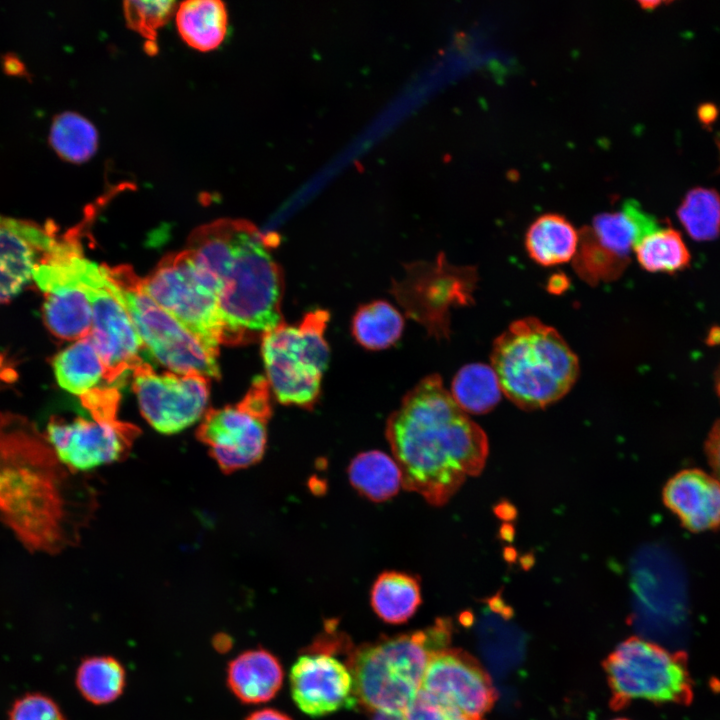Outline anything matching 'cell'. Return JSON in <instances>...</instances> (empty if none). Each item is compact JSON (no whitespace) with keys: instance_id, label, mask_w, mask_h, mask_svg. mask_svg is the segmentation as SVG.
I'll use <instances>...</instances> for the list:
<instances>
[{"instance_id":"30bf717a","label":"cell","mask_w":720,"mask_h":720,"mask_svg":"<svg viewBox=\"0 0 720 720\" xmlns=\"http://www.w3.org/2000/svg\"><path fill=\"white\" fill-rule=\"evenodd\" d=\"M271 416L270 387L266 378L256 377L238 403L208 409L200 420L196 437L222 472L233 473L263 458Z\"/></svg>"},{"instance_id":"4dcf8cb0","label":"cell","mask_w":720,"mask_h":720,"mask_svg":"<svg viewBox=\"0 0 720 720\" xmlns=\"http://www.w3.org/2000/svg\"><path fill=\"white\" fill-rule=\"evenodd\" d=\"M677 215L692 239L715 240L720 235V194L709 188H694L684 197Z\"/></svg>"},{"instance_id":"ffe728a7","label":"cell","mask_w":720,"mask_h":720,"mask_svg":"<svg viewBox=\"0 0 720 720\" xmlns=\"http://www.w3.org/2000/svg\"><path fill=\"white\" fill-rule=\"evenodd\" d=\"M53 369L58 384L79 398L108 386L106 367L89 336L60 351L53 359Z\"/></svg>"},{"instance_id":"8fae6325","label":"cell","mask_w":720,"mask_h":720,"mask_svg":"<svg viewBox=\"0 0 720 720\" xmlns=\"http://www.w3.org/2000/svg\"><path fill=\"white\" fill-rule=\"evenodd\" d=\"M67 263L91 303L89 337L106 367V384L119 389L128 373L143 363V343L126 308L109 289L102 265L87 259L81 249L69 254Z\"/></svg>"},{"instance_id":"8992f818","label":"cell","mask_w":720,"mask_h":720,"mask_svg":"<svg viewBox=\"0 0 720 720\" xmlns=\"http://www.w3.org/2000/svg\"><path fill=\"white\" fill-rule=\"evenodd\" d=\"M328 321L329 312L316 309L298 324L283 322L262 336L266 380L281 404L312 409L318 401L330 358L324 338Z\"/></svg>"},{"instance_id":"ab89813d","label":"cell","mask_w":720,"mask_h":720,"mask_svg":"<svg viewBox=\"0 0 720 720\" xmlns=\"http://www.w3.org/2000/svg\"><path fill=\"white\" fill-rule=\"evenodd\" d=\"M614 720H628V719H624V718H619V719H614Z\"/></svg>"},{"instance_id":"52a82bcc","label":"cell","mask_w":720,"mask_h":720,"mask_svg":"<svg viewBox=\"0 0 720 720\" xmlns=\"http://www.w3.org/2000/svg\"><path fill=\"white\" fill-rule=\"evenodd\" d=\"M102 269L109 289L126 308L143 346L155 359L174 373H198L208 379L220 376L217 356L146 293L142 279L129 266L102 265Z\"/></svg>"},{"instance_id":"1f68e13d","label":"cell","mask_w":720,"mask_h":720,"mask_svg":"<svg viewBox=\"0 0 720 720\" xmlns=\"http://www.w3.org/2000/svg\"><path fill=\"white\" fill-rule=\"evenodd\" d=\"M630 258H624L604 248L594 237L590 228L579 232V242L573 257L576 273L589 284L618 278Z\"/></svg>"},{"instance_id":"5bb4252c","label":"cell","mask_w":720,"mask_h":720,"mask_svg":"<svg viewBox=\"0 0 720 720\" xmlns=\"http://www.w3.org/2000/svg\"><path fill=\"white\" fill-rule=\"evenodd\" d=\"M421 689L461 712L477 717L490 711L497 698L483 666L459 648L445 647L431 656Z\"/></svg>"},{"instance_id":"f1b7e54d","label":"cell","mask_w":720,"mask_h":720,"mask_svg":"<svg viewBox=\"0 0 720 720\" xmlns=\"http://www.w3.org/2000/svg\"><path fill=\"white\" fill-rule=\"evenodd\" d=\"M49 143L64 160L82 163L90 159L98 146L94 125L76 112L57 114L50 126Z\"/></svg>"},{"instance_id":"9c48e42d","label":"cell","mask_w":720,"mask_h":720,"mask_svg":"<svg viewBox=\"0 0 720 720\" xmlns=\"http://www.w3.org/2000/svg\"><path fill=\"white\" fill-rule=\"evenodd\" d=\"M142 284L160 307L217 356L226 342L217 283L186 249L164 257Z\"/></svg>"},{"instance_id":"2e32d148","label":"cell","mask_w":720,"mask_h":720,"mask_svg":"<svg viewBox=\"0 0 720 720\" xmlns=\"http://www.w3.org/2000/svg\"><path fill=\"white\" fill-rule=\"evenodd\" d=\"M665 506L692 532L720 527V482L700 469H685L663 489Z\"/></svg>"},{"instance_id":"d590c367","label":"cell","mask_w":720,"mask_h":720,"mask_svg":"<svg viewBox=\"0 0 720 720\" xmlns=\"http://www.w3.org/2000/svg\"><path fill=\"white\" fill-rule=\"evenodd\" d=\"M705 453L713 476L720 482V420L712 426L705 441Z\"/></svg>"},{"instance_id":"9a60e30c","label":"cell","mask_w":720,"mask_h":720,"mask_svg":"<svg viewBox=\"0 0 720 720\" xmlns=\"http://www.w3.org/2000/svg\"><path fill=\"white\" fill-rule=\"evenodd\" d=\"M293 700L301 711L319 717L357 703L350 669L322 652L300 656L291 668Z\"/></svg>"},{"instance_id":"4fadbf2b","label":"cell","mask_w":720,"mask_h":720,"mask_svg":"<svg viewBox=\"0 0 720 720\" xmlns=\"http://www.w3.org/2000/svg\"><path fill=\"white\" fill-rule=\"evenodd\" d=\"M140 434L116 419L52 417L44 434L59 461L71 472H84L126 458Z\"/></svg>"},{"instance_id":"cb8c5ba5","label":"cell","mask_w":720,"mask_h":720,"mask_svg":"<svg viewBox=\"0 0 720 720\" xmlns=\"http://www.w3.org/2000/svg\"><path fill=\"white\" fill-rule=\"evenodd\" d=\"M579 232L563 216L545 214L528 228L525 247L528 255L542 266H554L573 259Z\"/></svg>"},{"instance_id":"ac0fdd59","label":"cell","mask_w":720,"mask_h":720,"mask_svg":"<svg viewBox=\"0 0 720 720\" xmlns=\"http://www.w3.org/2000/svg\"><path fill=\"white\" fill-rule=\"evenodd\" d=\"M284 672L271 652L259 648L244 651L227 665L226 683L242 703L268 702L281 689Z\"/></svg>"},{"instance_id":"3957f363","label":"cell","mask_w":720,"mask_h":720,"mask_svg":"<svg viewBox=\"0 0 720 720\" xmlns=\"http://www.w3.org/2000/svg\"><path fill=\"white\" fill-rule=\"evenodd\" d=\"M186 250L217 283L225 344L262 336L283 323L284 282L271 240L247 220L222 218L196 228Z\"/></svg>"},{"instance_id":"f546056e","label":"cell","mask_w":720,"mask_h":720,"mask_svg":"<svg viewBox=\"0 0 720 720\" xmlns=\"http://www.w3.org/2000/svg\"><path fill=\"white\" fill-rule=\"evenodd\" d=\"M641 267L648 272L675 273L690 263V252L681 234L671 227H660L643 237L634 248Z\"/></svg>"},{"instance_id":"83f0119b","label":"cell","mask_w":720,"mask_h":720,"mask_svg":"<svg viewBox=\"0 0 720 720\" xmlns=\"http://www.w3.org/2000/svg\"><path fill=\"white\" fill-rule=\"evenodd\" d=\"M501 392L499 381L491 366L471 363L456 373L450 394L465 413L484 414L496 406Z\"/></svg>"},{"instance_id":"8d00e7d4","label":"cell","mask_w":720,"mask_h":720,"mask_svg":"<svg viewBox=\"0 0 720 720\" xmlns=\"http://www.w3.org/2000/svg\"><path fill=\"white\" fill-rule=\"evenodd\" d=\"M245 720H292L285 713L273 708H264L249 714Z\"/></svg>"},{"instance_id":"d6a6232c","label":"cell","mask_w":720,"mask_h":720,"mask_svg":"<svg viewBox=\"0 0 720 720\" xmlns=\"http://www.w3.org/2000/svg\"><path fill=\"white\" fill-rule=\"evenodd\" d=\"M175 1H125L123 13L128 28L155 43L158 30L176 13Z\"/></svg>"},{"instance_id":"484cf974","label":"cell","mask_w":720,"mask_h":720,"mask_svg":"<svg viewBox=\"0 0 720 720\" xmlns=\"http://www.w3.org/2000/svg\"><path fill=\"white\" fill-rule=\"evenodd\" d=\"M75 684L89 703L109 704L122 695L126 686V671L113 656L86 657L77 668Z\"/></svg>"},{"instance_id":"4316f807","label":"cell","mask_w":720,"mask_h":720,"mask_svg":"<svg viewBox=\"0 0 720 720\" xmlns=\"http://www.w3.org/2000/svg\"><path fill=\"white\" fill-rule=\"evenodd\" d=\"M404 319L400 312L385 300H375L360 306L352 319V334L366 349L382 350L401 337Z\"/></svg>"},{"instance_id":"5b68a950","label":"cell","mask_w":720,"mask_h":720,"mask_svg":"<svg viewBox=\"0 0 720 720\" xmlns=\"http://www.w3.org/2000/svg\"><path fill=\"white\" fill-rule=\"evenodd\" d=\"M451 630L439 619L412 633L384 637L350 657L357 702L374 712L403 714L421 688L431 656L448 647Z\"/></svg>"},{"instance_id":"6da1fadb","label":"cell","mask_w":720,"mask_h":720,"mask_svg":"<svg viewBox=\"0 0 720 720\" xmlns=\"http://www.w3.org/2000/svg\"><path fill=\"white\" fill-rule=\"evenodd\" d=\"M385 435L402 486L442 506L488 456L484 431L456 404L438 375L423 378L388 418Z\"/></svg>"},{"instance_id":"603a6c76","label":"cell","mask_w":720,"mask_h":720,"mask_svg":"<svg viewBox=\"0 0 720 720\" xmlns=\"http://www.w3.org/2000/svg\"><path fill=\"white\" fill-rule=\"evenodd\" d=\"M418 577L401 571H384L370 591V603L376 615L389 624L407 622L421 604Z\"/></svg>"},{"instance_id":"7a4b0ae2","label":"cell","mask_w":720,"mask_h":720,"mask_svg":"<svg viewBox=\"0 0 720 720\" xmlns=\"http://www.w3.org/2000/svg\"><path fill=\"white\" fill-rule=\"evenodd\" d=\"M71 474L32 422L0 414V518L29 550L77 542L83 512Z\"/></svg>"},{"instance_id":"7402d4cb","label":"cell","mask_w":720,"mask_h":720,"mask_svg":"<svg viewBox=\"0 0 720 720\" xmlns=\"http://www.w3.org/2000/svg\"><path fill=\"white\" fill-rule=\"evenodd\" d=\"M176 26L190 47L206 52L217 48L226 35L228 14L219 0H188L176 10Z\"/></svg>"},{"instance_id":"277c9868","label":"cell","mask_w":720,"mask_h":720,"mask_svg":"<svg viewBox=\"0 0 720 720\" xmlns=\"http://www.w3.org/2000/svg\"><path fill=\"white\" fill-rule=\"evenodd\" d=\"M491 367L506 397L527 410L561 399L579 374L578 358L563 337L532 317L512 322L495 339Z\"/></svg>"},{"instance_id":"d4e9b609","label":"cell","mask_w":720,"mask_h":720,"mask_svg":"<svg viewBox=\"0 0 720 720\" xmlns=\"http://www.w3.org/2000/svg\"><path fill=\"white\" fill-rule=\"evenodd\" d=\"M347 473L353 488L373 502L391 499L402 486L401 471L395 459L379 450L357 454Z\"/></svg>"},{"instance_id":"ba28073f","label":"cell","mask_w":720,"mask_h":720,"mask_svg":"<svg viewBox=\"0 0 720 720\" xmlns=\"http://www.w3.org/2000/svg\"><path fill=\"white\" fill-rule=\"evenodd\" d=\"M603 668L614 709H622L636 699L680 705L693 699V681L683 651L670 652L632 636L607 656Z\"/></svg>"},{"instance_id":"836d02e7","label":"cell","mask_w":720,"mask_h":720,"mask_svg":"<svg viewBox=\"0 0 720 720\" xmlns=\"http://www.w3.org/2000/svg\"><path fill=\"white\" fill-rule=\"evenodd\" d=\"M405 720H484L438 700L420 688L403 713Z\"/></svg>"},{"instance_id":"44dd1931","label":"cell","mask_w":720,"mask_h":720,"mask_svg":"<svg viewBox=\"0 0 720 720\" xmlns=\"http://www.w3.org/2000/svg\"><path fill=\"white\" fill-rule=\"evenodd\" d=\"M660 227L655 217L644 212L636 203L628 202L620 211L594 217L590 229L604 248L629 258L638 242Z\"/></svg>"},{"instance_id":"74e56055","label":"cell","mask_w":720,"mask_h":720,"mask_svg":"<svg viewBox=\"0 0 720 720\" xmlns=\"http://www.w3.org/2000/svg\"><path fill=\"white\" fill-rule=\"evenodd\" d=\"M372 720H405L403 714L375 712Z\"/></svg>"},{"instance_id":"d6986e66","label":"cell","mask_w":720,"mask_h":720,"mask_svg":"<svg viewBox=\"0 0 720 720\" xmlns=\"http://www.w3.org/2000/svg\"><path fill=\"white\" fill-rule=\"evenodd\" d=\"M37 254L18 219L0 216V304L9 302L33 279Z\"/></svg>"},{"instance_id":"7c38bea8","label":"cell","mask_w":720,"mask_h":720,"mask_svg":"<svg viewBox=\"0 0 720 720\" xmlns=\"http://www.w3.org/2000/svg\"><path fill=\"white\" fill-rule=\"evenodd\" d=\"M132 374L140 412L159 433H179L201 420L208 410L209 379L201 374H159L145 362Z\"/></svg>"},{"instance_id":"f35d334b","label":"cell","mask_w":720,"mask_h":720,"mask_svg":"<svg viewBox=\"0 0 720 720\" xmlns=\"http://www.w3.org/2000/svg\"><path fill=\"white\" fill-rule=\"evenodd\" d=\"M715 386H716L717 394H718V396H719V398H720V367H719V369H718V371H717V373H716Z\"/></svg>"},{"instance_id":"e575fe53","label":"cell","mask_w":720,"mask_h":720,"mask_svg":"<svg viewBox=\"0 0 720 720\" xmlns=\"http://www.w3.org/2000/svg\"><path fill=\"white\" fill-rule=\"evenodd\" d=\"M8 720H66L59 705L42 693H27L14 701Z\"/></svg>"},{"instance_id":"e0dca14e","label":"cell","mask_w":720,"mask_h":720,"mask_svg":"<svg viewBox=\"0 0 720 720\" xmlns=\"http://www.w3.org/2000/svg\"><path fill=\"white\" fill-rule=\"evenodd\" d=\"M43 292L42 316L54 336L77 341L90 335L91 303L73 275L62 274Z\"/></svg>"}]
</instances>
